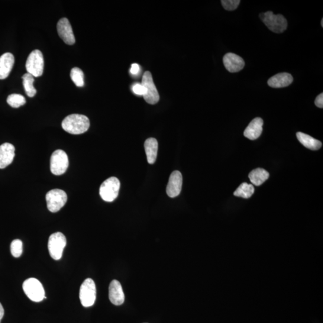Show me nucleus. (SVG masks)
I'll return each instance as SVG.
<instances>
[{"instance_id": "f03ea898", "label": "nucleus", "mask_w": 323, "mask_h": 323, "mask_svg": "<svg viewBox=\"0 0 323 323\" xmlns=\"http://www.w3.org/2000/svg\"><path fill=\"white\" fill-rule=\"evenodd\" d=\"M259 17L268 29L276 33H282L286 30L287 21L282 15H275L273 12H266L259 15Z\"/></svg>"}, {"instance_id": "7c9ffc66", "label": "nucleus", "mask_w": 323, "mask_h": 323, "mask_svg": "<svg viewBox=\"0 0 323 323\" xmlns=\"http://www.w3.org/2000/svg\"><path fill=\"white\" fill-rule=\"evenodd\" d=\"M4 314H5L4 308H3L2 303H0V323H1L2 319L3 318V316H4Z\"/></svg>"}, {"instance_id": "1a4fd4ad", "label": "nucleus", "mask_w": 323, "mask_h": 323, "mask_svg": "<svg viewBox=\"0 0 323 323\" xmlns=\"http://www.w3.org/2000/svg\"><path fill=\"white\" fill-rule=\"evenodd\" d=\"M69 166V157L64 151L57 150L51 154L50 158V171L56 176L63 175L66 172Z\"/></svg>"}, {"instance_id": "393cba45", "label": "nucleus", "mask_w": 323, "mask_h": 323, "mask_svg": "<svg viewBox=\"0 0 323 323\" xmlns=\"http://www.w3.org/2000/svg\"><path fill=\"white\" fill-rule=\"evenodd\" d=\"M7 102L12 107L19 108L25 104L26 99L24 96L14 93V94L10 95L8 97Z\"/></svg>"}, {"instance_id": "f3484780", "label": "nucleus", "mask_w": 323, "mask_h": 323, "mask_svg": "<svg viewBox=\"0 0 323 323\" xmlns=\"http://www.w3.org/2000/svg\"><path fill=\"white\" fill-rule=\"evenodd\" d=\"M14 63L15 58L11 53H6L0 57V80L7 78Z\"/></svg>"}, {"instance_id": "ddd939ff", "label": "nucleus", "mask_w": 323, "mask_h": 323, "mask_svg": "<svg viewBox=\"0 0 323 323\" xmlns=\"http://www.w3.org/2000/svg\"><path fill=\"white\" fill-rule=\"evenodd\" d=\"M224 66L230 73H237L244 69L245 62L240 56L235 53H228L224 57Z\"/></svg>"}, {"instance_id": "b1692460", "label": "nucleus", "mask_w": 323, "mask_h": 323, "mask_svg": "<svg viewBox=\"0 0 323 323\" xmlns=\"http://www.w3.org/2000/svg\"><path fill=\"white\" fill-rule=\"evenodd\" d=\"M71 79L77 87H83L85 85L84 82V73L79 68L74 67L71 71Z\"/></svg>"}, {"instance_id": "a211bd4d", "label": "nucleus", "mask_w": 323, "mask_h": 323, "mask_svg": "<svg viewBox=\"0 0 323 323\" xmlns=\"http://www.w3.org/2000/svg\"><path fill=\"white\" fill-rule=\"evenodd\" d=\"M293 81V77L290 74L282 73L271 77L267 81V84L273 88H282L291 85Z\"/></svg>"}, {"instance_id": "dca6fc26", "label": "nucleus", "mask_w": 323, "mask_h": 323, "mask_svg": "<svg viewBox=\"0 0 323 323\" xmlns=\"http://www.w3.org/2000/svg\"><path fill=\"white\" fill-rule=\"evenodd\" d=\"M263 121L260 118H256L252 121L244 132L245 137L251 140H256L263 131Z\"/></svg>"}, {"instance_id": "20e7f679", "label": "nucleus", "mask_w": 323, "mask_h": 323, "mask_svg": "<svg viewBox=\"0 0 323 323\" xmlns=\"http://www.w3.org/2000/svg\"><path fill=\"white\" fill-rule=\"evenodd\" d=\"M121 183L117 178L112 177L102 183L99 189V195L106 202H113L117 198Z\"/></svg>"}, {"instance_id": "7ed1b4c3", "label": "nucleus", "mask_w": 323, "mask_h": 323, "mask_svg": "<svg viewBox=\"0 0 323 323\" xmlns=\"http://www.w3.org/2000/svg\"><path fill=\"white\" fill-rule=\"evenodd\" d=\"M23 290L25 295L32 301L39 302L44 299H46L43 285L39 281L34 278L25 281Z\"/></svg>"}, {"instance_id": "cd10ccee", "label": "nucleus", "mask_w": 323, "mask_h": 323, "mask_svg": "<svg viewBox=\"0 0 323 323\" xmlns=\"http://www.w3.org/2000/svg\"><path fill=\"white\" fill-rule=\"evenodd\" d=\"M132 91L135 94L138 95H144L145 93V90L144 86L140 83H136L132 87Z\"/></svg>"}, {"instance_id": "0eeeda50", "label": "nucleus", "mask_w": 323, "mask_h": 323, "mask_svg": "<svg viewBox=\"0 0 323 323\" xmlns=\"http://www.w3.org/2000/svg\"><path fill=\"white\" fill-rule=\"evenodd\" d=\"M96 296L95 282L91 279L84 281L80 287L79 298L84 307H90L94 304Z\"/></svg>"}, {"instance_id": "c85d7f7f", "label": "nucleus", "mask_w": 323, "mask_h": 323, "mask_svg": "<svg viewBox=\"0 0 323 323\" xmlns=\"http://www.w3.org/2000/svg\"><path fill=\"white\" fill-rule=\"evenodd\" d=\"M315 104L318 108L322 109L323 107V94L320 93L315 100Z\"/></svg>"}, {"instance_id": "423d86ee", "label": "nucleus", "mask_w": 323, "mask_h": 323, "mask_svg": "<svg viewBox=\"0 0 323 323\" xmlns=\"http://www.w3.org/2000/svg\"><path fill=\"white\" fill-rule=\"evenodd\" d=\"M66 244V238L61 232L51 234L48 241V250L51 258L56 260L61 259Z\"/></svg>"}, {"instance_id": "f257e3e1", "label": "nucleus", "mask_w": 323, "mask_h": 323, "mask_svg": "<svg viewBox=\"0 0 323 323\" xmlns=\"http://www.w3.org/2000/svg\"><path fill=\"white\" fill-rule=\"evenodd\" d=\"M90 127V121L85 115L73 114L67 116L62 122L64 130L74 135L85 133Z\"/></svg>"}, {"instance_id": "bb28decb", "label": "nucleus", "mask_w": 323, "mask_h": 323, "mask_svg": "<svg viewBox=\"0 0 323 323\" xmlns=\"http://www.w3.org/2000/svg\"><path fill=\"white\" fill-rule=\"evenodd\" d=\"M223 7L226 11H235L240 4V0H222L221 1Z\"/></svg>"}, {"instance_id": "c756f323", "label": "nucleus", "mask_w": 323, "mask_h": 323, "mask_svg": "<svg viewBox=\"0 0 323 323\" xmlns=\"http://www.w3.org/2000/svg\"><path fill=\"white\" fill-rule=\"evenodd\" d=\"M140 66H139L138 64H132L131 70H130L131 74H134V75H135V74H137L139 73V72H140Z\"/></svg>"}, {"instance_id": "2eb2a0df", "label": "nucleus", "mask_w": 323, "mask_h": 323, "mask_svg": "<svg viewBox=\"0 0 323 323\" xmlns=\"http://www.w3.org/2000/svg\"><path fill=\"white\" fill-rule=\"evenodd\" d=\"M15 148L12 144L6 143L0 145V169L11 164L15 157Z\"/></svg>"}, {"instance_id": "2f4dec72", "label": "nucleus", "mask_w": 323, "mask_h": 323, "mask_svg": "<svg viewBox=\"0 0 323 323\" xmlns=\"http://www.w3.org/2000/svg\"><path fill=\"white\" fill-rule=\"evenodd\" d=\"M321 27H323V19H322L321 22Z\"/></svg>"}, {"instance_id": "f8f14e48", "label": "nucleus", "mask_w": 323, "mask_h": 323, "mask_svg": "<svg viewBox=\"0 0 323 323\" xmlns=\"http://www.w3.org/2000/svg\"><path fill=\"white\" fill-rule=\"evenodd\" d=\"M183 185L182 174L179 171H174L171 174L167 187V193L170 198H176L182 191Z\"/></svg>"}, {"instance_id": "39448f33", "label": "nucleus", "mask_w": 323, "mask_h": 323, "mask_svg": "<svg viewBox=\"0 0 323 323\" xmlns=\"http://www.w3.org/2000/svg\"><path fill=\"white\" fill-rule=\"evenodd\" d=\"M44 58L39 50H34L28 56L26 62V69L29 74L35 77L42 76L44 71Z\"/></svg>"}, {"instance_id": "4468645a", "label": "nucleus", "mask_w": 323, "mask_h": 323, "mask_svg": "<svg viewBox=\"0 0 323 323\" xmlns=\"http://www.w3.org/2000/svg\"><path fill=\"white\" fill-rule=\"evenodd\" d=\"M109 299L113 305L119 306L125 301V295L120 282L113 280L109 286Z\"/></svg>"}, {"instance_id": "5701e85b", "label": "nucleus", "mask_w": 323, "mask_h": 323, "mask_svg": "<svg viewBox=\"0 0 323 323\" xmlns=\"http://www.w3.org/2000/svg\"><path fill=\"white\" fill-rule=\"evenodd\" d=\"M22 79H23V85L26 93L31 98L34 97L37 93V90L35 89L33 85L34 76L27 73L22 76Z\"/></svg>"}, {"instance_id": "9d476101", "label": "nucleus", "mask_w": 323, "mask_h": 323, "mask_svg": "<svg viewBox=\"0 0 323 323\" xmlns=\"http://www.w3.org/2000/svg\"><path fill=\"white\" fill-rule=\"evenodd\" d=\"M47 208L51 212H57L63 207L67 201L66 192L61 189H53L46 194Z\"/></svg>"}, {"instance_id": "6ab92c4d", "label": "nucleus", "mask_w": 323, "mask_h": 323, "mask_svg": "<svg viewBox=\"0 0 323 323\" xmlns=\"http://www.w3.org/2000/svg\"><path fill=\"white\" fill-rule=\"evenodd\" d=\"M144 148L148 164H153L157 158V141L154 138H148L145 141Z\"/></svg>"}, {"instance_id": "6e6552de", "label": "nucleus", "mask_w": 323, "mask_h": 323, "mask_svg": "<svg viewBox=\"0 0 323 323\" xmlns=\"http://www.w3.org/2000/svg\"><path fill=\"white\" fill-rule=\"evenodd\" d=\"M141 85L145 90V94L143 95L145 101L149 104H157L159 101V94L154 85L152 74L150 72H145L144 73Z\"/></svg>"}, {"instance_id": "a878e982", "label": "nucleus", "mask_w": 323, "mask_h": 323, "mask_svg": "<svg viewBox=\"0 0 323 323\" xmlns=\"http://www.w3.org/2000/svg\"><path fill=\"white\" fill-rule=\"evenodd\" d=\"M11 251L12 256L18 258L21 256L23 251V244L20 240H15L12 242Z\"/></svg>"}, {"instance_id": "9b49d317", "label": "nucleus", "mask_w": 323, "mask_h": 323, "mask_svg": "<svg viewBox=\"0 0 323 323\" xmlns=\"http://www.w3.org/2000/svg\"><path fill=\"white\" fill-rule=\"evenodd\" d=\"M58 35L65 43L73 45L75 43L76 39L69 19L66 18L61 19L57 24Z\"/></svg>"}, {"instance_id": "4be33fe9", "label": "nucleus", "mask_w": 323, "mask_h": 323, "mask_svg": "<svg viewBox=\"0 0 323 323\" xmlns=\"http://www.w3.org/2000/svg\"><path fill=\"white\" fill-rule=\"evenodd\" d=\"M254 193V187L251 184L242 183L234 193V196L244 199L250 198Z\"/></svg>"}, {"instance_id": "aec40b11", "label": "nucleus", "mask_w": 323, "mask_h": 323, "mask_svg": "<svg viewBox=\"0 0 323 323\" xmlns=\"http://www.w3.org/2000/svg\"><path fill=\"white\" fill-rule=\"evenodd\" d=\"M297 138L303 146L312 150H317L322 146L321 141L310 136L308 134L299 132L296 134Z\"/></svg>"}, {"instance_id": "412c9836", "label": "nucleus", "mask_w": 323, "mask_h": 323, "mask_svg": "<svg viewBox=\"0 0 323 323\" xmlns=\"http://www.w3.org/2000/svg\"><path fill=\"white\" fill-rule=\"evenodd\" d=\"M252 185L259 186L270 177V174L267 171L262 169H257L251 171L248 175Z\"/></svg>"}]
</instances>
